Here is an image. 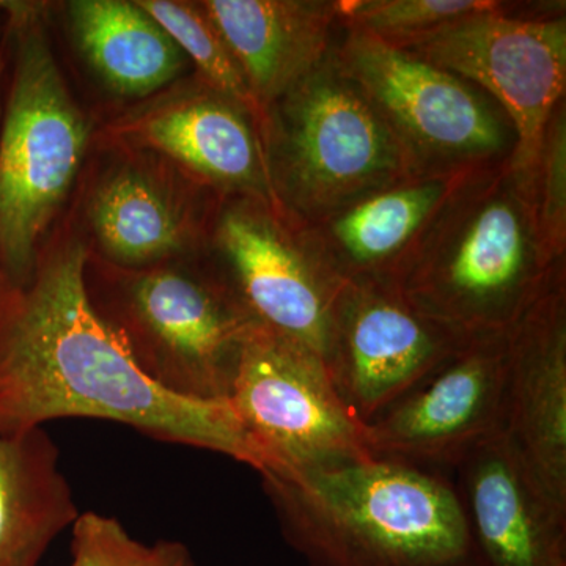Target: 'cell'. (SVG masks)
Segmentation results:
<instances>
[{
  "label": "cell",
  "instance_id": "obj_1",
  "mask_svg": "<svg viewBox=\"0 0 566 566\" xmlns=\"http://www.w3.org/2000/svg\"><path fill=\"white\" fill-rule=\"evenodd\" d=\"M87 251L63 245L24 289L0 297V434L62 417L128 424L174 444L268 469L229 401H199L144 374L122 334L92 303Z\"/></svg>",
  "mask_w": 566,
  "mask_h": 566
},
{
  "label": "cell",
  "instance_id": "obj_2",
  "mask_svg": "<svg viewBox=\"0 0 566 566\" xmlns=\"http://www.w3.org/2000/svg\"><path fill=\"white\" fill-rule=\"evenodd\" d=\"M308 566H479L452 474L371 457L263 475Z\"/></svg>",
  "mask_w": 566,
  "mask_h": 566
},
{
  "label": "cell",
  "instance_id": "obj_3",
  "mask_svg": "<svg viewBox=\"0 0 566 566\" xmlns=\"http://www.w3.org/2000/svg\"><path fill=\"white\" fill-rule=\"evenodd\" d=\"M564 263L547 262L531 175L509 159L469 175L446 200L398 286L457 333H509Z\"/></svg>",
  "mask_w": 566,
  "mask_h": 566
},
{
  "label": "cell",
  "instance_id": "obj_4",
  "mask_svg": "<svg viewBox=\"0 0 566 566\" xmlns=\"http://www.w3.org/2000/svg\"><path fill=\"white\" fill-rule=\"evenodd\" d=\"M260 133L275 205L301 227L417 178L334 51L264 109Z\"/></svg>",
  "mask_w": 566,
  "mask_h": 566
},
{
  "label": "cell",
  "instance_id": "obj_5",
  "mask_svg": "<svg viewBox=\"0 0 566 566\" xmlns=\"http://www.w3.org/2000/svg\"><path fill=\"white\" fill-rule=\"evenodd\" d=\"M9 11L14 73L0 134V270L10 289L31 283L39 243L87 150L88 125L52 54L40 9Z\"/></svg>",
  "mask_w": 566,
  "mask_h": 566
},
{
  "label": "cell",
  "instance_id": "obj_6",
  "mask_svg": "<svg viewBox=\"0 0 566 566\" xmlns=\"http://www.w3.org/2000/svg\"><path fill=\"white\" fill-rule=\"evenodd\" d=\"M334 54L389 126L415 177L479 172L512 159L515 126L472 82L345 28Z\"/></svg>",
  "mask_w": 566,
  "mask_h": 566
},
{
  "label": "cell",
  "instance_id": "obj_7",
  "mask_svg": "<svg viewBox=\"0 0 566 566\" xmlns=\"http://www.w3.org/2000/svg\"><path fill=\"white\" fill-rule=\"evenodd\" d=\"M229 403L266 460L262 476L371 458L323 357L259 324L245 334Z\"/></svg>",
  "mask_w": 566,
  "mask_h": 566
},
{
  "label": "cell",
  "instance_id": "obj_8",
  "mask_svg": "<svg viewBox=\"0 0 566 566\" xmlns=\"http://www.w3.org/2000/svg\"><path fill=\"white\" fill-rule=\"evenodd\" d=\"M109 323L148 378L199 401H229L253 324L218 275L199 277L170 268L128 279L123 316Z\"/></svg>",
  "mask_w": 566,
  "mask_h": 566
},
{
  "label": "cell",
  "instance_id": "obj_9",
  "mask_svg": "<svg viewBox=\"0 0 566 566\" xmlns=\"http://www.w3.org/2000/svg\"><path fill=\"white\" fill-rule=\"evenodd\" d=\"M218 274L253 324L307 346L324 360L337 294L303 230L273 203L222 196L212 226Z\"/></svg>",
  "mask_w": 566,
  "mask_h": 566
},
{
  "label": "cell",
  "instance_id": "obj_10",
  "mask_svg": "<svg viewBox=\"0 0 566 566\" xmlns=\"http://www.w3.org/2000/svg\"><path fill=\"white\" fill-rule=\"evenodd\" d=\"M509 2L444 25L403 51L493 96L516 132L510 164L532 174L551 114L566 92V17L509 13Z\"/></svg>",
  "mask_w": 566,
  "mask_h": 566
},
{
  "label": "cell",
  "instance_id": "obj_11",
  "mask_svg": "<svg viewBox=\"0 0 566 566\" xmlns=\"http://www.w3.org/2000/svg\"><path fill=\"white\" fill-rule=\"evenodd\" d=\"M509 333L472 334L364 424L371 457L450 472L471 447L504 431Z\"/></svg>",
  "mask_w": 566,
  "mask_h": 566
},
{
  "label": "cell",
  "instance_id": "obj_12",
  "mask_svg": "<svg viewBox=\"0 0 566 566\" xmlns=\"http://www.w3.org/2000/svg\"><path fill=\"white\" fill-rule=\"evenodd\" d=\"M469 335L417 311L392 283H345L324 364L349 415L363 424L397 400Z\"/></svg>",
  "mask_w": 566,
  "mask_h": 566
},
{
  "label": "cell",
  "instance_id": "obj_13",
  "mask_svg": "<svg viewBox=\"0 0 566 566\" xmlns=\"http://www.w3.org/2000/svg\"><path fill=\"white\" fill-rule=\"evenodd\" d=\"M450 474L479 566H566V505L504 431L471 447Z\"/></svg>",
  "mask_w": 566,
  "mask_h": 566
},
{
  "label": "cell",
  "instance_id": "obj_14",
  "mask_svg": "<svg viewBox=\"0 0 566 566\" xmlns=\"http://www.w3.org/2000/svg\"><path fill=\"white\" fill-rule=\"evenodd\" d=\"M504 433L566 505V263L509 331Z\"/></svg>",
  "mask_w": 566,
  "mask_h": 566
},
{
  "label": "cell",
  "instance_id": "obj_15",
  "mask_svg": "<svg viewBox=\"0 0 566 566\" xmlns=\"http://www.w3.org/2000/svg\"><path fill=\"white\" fill-rule=\"evenodd\" d=\"M122 136L163 153L219 196L275 205L259 122L207 84L169 96L123 123Z\"/></svg>",
  "mask_w": 566,
  "mask_h": 566
},
{
  "label": "cell",
  "instance_id": "obj_16",
  "mask_svg": "<svg viewBox=\"0 0 566 566\" xmlns=\"http://www.w3.org/2000/svg\"><path fill=\"white\" fill-rule=\"evenodd\" d=\"M472 174L417 177L370 193L300 226L305 243L340 283L398 285L442 205Z\"/></svg>",
  "mask_w": 566,
  "mask_h": 566
},
{
  "label": "cell",
  "instance_id": "obj_17",
  "mask_svg": "<svg viewBox=\"0 0 566 566\" xmlns=\"http://www.w3.org/2000/svg\"><path fill=\"white\" fill-rule=\"evenodd\" d=\"M199 3L243 70L262 120L268 106L329 57L340 35L337 0Z\"/></svg>",
  "mask_w": 566,
  "mask_h": 566
},
{
  "label": "cell",
  "instance_id": "obj_18",
  "mask_svg": "<svg viewBox=\"0 0 566 566\" xmlns=\"http://www.w3.org/2000/svg\"><path fill=\"white\" fill-rule=\"evenodd\" d=\"M81 516L43 427L0 434V566H36Z\"/></svg>",
  "mask_w": 566,
  "mask_h": 566
},
{
  "label": "cell",
  "instance_id": "obj_19",
  "mask_svg": "<svg viewBox=\"0 0 566 566\" xmlns=\"http://www.w3.org/2000/svg\"><path fill=\"white\" fill-rule=\"evenodd\" d=\"M70 25L85 61L112 92L142 98L177 80L188 57L139 3L74 0Z\"/></svg>",
  "mask_w": 566,
  "mask_h": 566
},
{
  "label": "cell",
  "instance_id": "obj_20",
  "mask_svg": "<svg viewBox=\"0 0 566 566\" xmlns=\"http://www.w3.org/2000/svg\"><path fill=\"white\" fill-rule=\"evenodd\" d=\"M96 240L120 266H150L185 251L189 226L150 175L123 167L96 188L91 205Z\"/></svg>",
  "mask_w": 566,
  "mask_h": 566
},
{
  "label": "cell",
  "instance_id": "obj_21",
  "mask_svg": "<svg viewBox=\"0 0 566 566\" xmlns=\"http://www.w3.org/2000/svg\"><path fill=\"white\" fill-rule=\"evenodd\" d=\"M137 3L172 36L182 54L200 71L205 84L241 104L262 128V112L253 99L243 70L200 3L175 0H137Z\"/></svg>",
  "mask_w": 566,
  "mask_h": 566
},
{
  "label": "cell",
  "instance_id": "obj_22",
  "mask_svg": "<svg viewBox=\"0 0 566 566\" xmlns=\"http://www.w3.org/2000/svg\"><path fill=\"white\" fill-rule=\"evenodd\" d=\"M342 28L405 50L471 14L497 9L491 0H337Z\"/></svg>",
  "mask_w": 566,
  "mask_h": 566
},
{
  "label": "cell",
  "instance_id": "obj_23",
  "mask_svg": "<svg viewBox=\"0 0 566 566\" xmlns=\"http://www.w3.org/2000/svg\"><path fill=\"white\" fill-rule=\"evenodd\" d=\"M539 243L547 262L566 260V102L557 104L531 174Z\"/></svg>",
  "mask_w": 566,
  "mask_h": 566
},
{
  "label": "cell",
  "instance_id": "obj_24",
  "mask_svg": "<svg viewBox=\"0 0 566 566\" xmlns=\"http://www.w3.org/2000/svg\"><path fill=\"white\" fill-rule=\"evenodd\" d=\"M172 546L174 542L144 545L114 517L81 513L73 524L71 566H167Z\"/></svg>",
  "mask_w": 566,
  "mask_h": 566
},
{
  "label": "cell",
  "instance_id": "obj_25",
  "mask_svg": "<svg viewBox=\"0 0 566 566\" xmlns=\"http://www.w3.org/2000/svg\"><path fill=\"white\" fill-rule=\"evenodd\" d=\"M167 566H193L191 554L181 543H174Z\"/></svg>",
  "mask_w": 566,
  "mask_h": 566
},
{
  "label": "cell",
  "instance_id": "obj_26",
  "mask_svg": "<svg viewBox=\"0 0 566 566\" xmlns=\"http://www.w3.org/2000/svg\"><path fill=\"white\" fill-rule=\"evenodd\" d=\"M2 73H3V59L0 55V117H2Z\"/></svg>",
  "mask_w": 566,
  "mask_h": 566
},
{
  "label": "cell",
  "instance_id": "obj_27",
  "mask_svg": "<svg viewBox=\"0 0 566 566\" xmlns=\"http://www.w3.org/2000/svg\"><path fill=\"white\" fill-rule=\"evenodd\" d=\"M7 289H9V285H7L6 277H3L2 270H0V297H2V294L7 292Z\"/></svg>",
  "mask_w": 566,
  "mask_h": 566
}]
</instances>
